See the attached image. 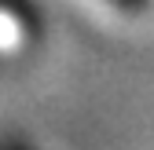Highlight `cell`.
Returning a JSON list of instances; mask_svg holds the SVG:
<instances>
[{
    "label": "cell",
    "mask_w": 154,
    "mask_h": 150,
    "mask_svg": "<svg viewBox=\"0 0 154 150\" xmlns=\"http://www.w3.org/2000/svg\"><path fill=\"white\" fill-rule=\"evenodd\" d=\"M41 26L26 0H0V66H11L33 51Z\"/></svg>",
    "instance_id": "obj_1"
},
{
    "label": "cell",
    "mask_w": 154,
    "mask_h": 150,
    "mask_svg": "<svg viewBox=\"0 0 154 150\" xmlns=\"http://www.w3.org/2000/svg\"><path fill=\"white\" fill-rule=\"evenodd\" d=\"M85 8H92V11H106V15H121V18H128V15H136L140 8H143V0H81Z\"/></svg>",
    "instance_id": "obj_2"
}]
</instances>
